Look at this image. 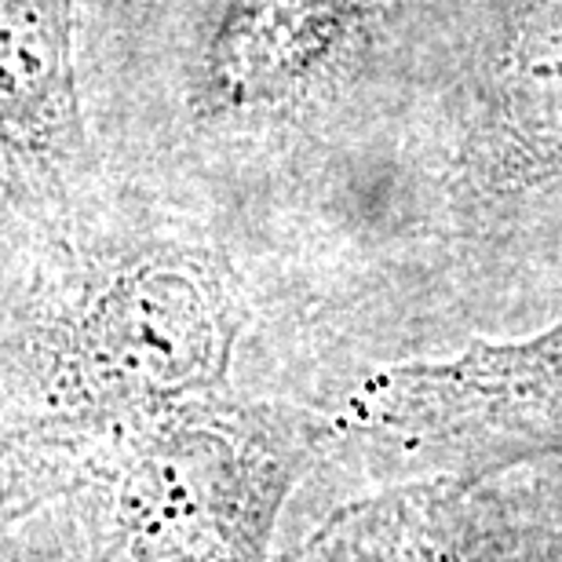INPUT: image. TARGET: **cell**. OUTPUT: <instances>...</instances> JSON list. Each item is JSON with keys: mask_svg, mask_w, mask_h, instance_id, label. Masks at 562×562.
Returning <instances> with one entry per match:
<instances>
[{"mask_svg": "<svg viewBox=\"0 0 562 562\" xmlns=\"http://www.w3.org/2000/svg\"><path fill=\"white\" fill-rule=\"evenodd\" d=\"M384 431L417 479H486L562 460V318L519 340L391 366Z\"/></svg>", "mask_w": 562, "mask_h": 562, "instance_id": "obj_3", "label": "cell"}, {"mask_svg": "<svg viewBox=\"0 0 562 562\" xmlns=\"http://www.w3.org/2000/svg\"><path fill=\"white\" fill-rule=\"evenodd\" d=\"M508 490V548L501 562H562V460L501 471Z\"/></svg>", "mask_w": 562, "mask_h": 562, "instance_id": "obj_7", "label": "cell"}, {"mask_svg": "<svg viewBox=\"0 0 562 562\" xmlns=\"http://www.w3.org/2000/svg\"><path fill=\"white\" fill-rule=\"evenodd\" d=\"M0 562H55V555L26 522H8L0 526Z\"/></svg>", "mask_w": 562, "mask_h": 562, "instance_id": "obj_9", "label": "cell"}, {"mask_svg": "<svg viewBox=\"0 0 562 562\" xmlns=\"http://www.w3.org/2000/svg\"><path fill=\"white\" fill-rule=\"evenodd\" d=\"M562 201V0H519L493 70L490 117L468 157L471 223L501 227Z\"/></svg>", "mask_w": 562, "mask_h": 562, "instance_id": "obj_5", "label": "cell"}, {"mask_svg": "<svg viewBox=\"0 0 562 562\" xmlns=\"http://www.w3.org/2000/svg\"><path fill=\"white\" fill-rule=\"evenodd\" d=\"M267 296L227 201L103 157L0 238V417L66 438L234 395Z\"/></svg>", "mask_w": 562, "mask_h": 562, "instance_id": "obj_1", "label": "cell"}, {"mask_svg": "<svg viewBox=\"0 0 562 562\" xmlns=\"http://www.w3.org/2000/svg\"><path fill=\"white\" fill-rule=\"evenodd\" d=\"M99 165L77 0H0V238L70 198Z\"/></svg>", "mask_w": 562, "mask_h": 562, "instance_id": "obj_4", "label": "cell"}, {"mask_svg": "<svg viewBox=\"0 0 562 562\" xmlns=\"http://www.w3.org/2000/svg\"><path fill=\"white\" fill-rule=\"evenodd\" d=\"M22 508V457L19 435L0 417V526H8Z\"/></svg>", "mask_w": 562, "mask_h": 562, "instance_id": "obj_8", "label": "cell"}, {"mask_svg": "<svg viewBox=\"0 0 562 562\" xmlns=\"http://www.w3.org/2000/svg\"><path fill=\"white\" fill-rule=\"evenodd\" d=\"M19 446L11 522L55 562H274L314 475L307 413L241 391Z\"/></svg>", "mask_w": 562, "mask_h": 562, "instance_id": "obj_2", "label": "cell"}, {"mask_svg": "<svg viewBox=\"0 0 562 562\" xmlns=\"http://www.w3.org/2000/svg\"><path fill=\"white\" fill-rule=\"evenodd\" d=\"M504 548L501 475L417 479L336 504L289 537L274 562H501Z\"/></svg>", "mask_w": 562, "mask_h": 562, "instance_id": "obj_6", "label": "cell"}]
</instances>
